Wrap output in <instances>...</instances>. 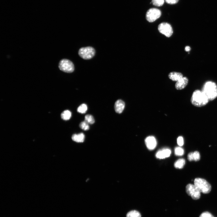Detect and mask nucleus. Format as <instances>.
<instances>
[{
  "mask_svg": "<svg viewBox=\"0 0 217 217\" xmlns=\"http://www.w3.org/2000/svg\"><path fill=\"white\" fill-rule=\"evenodd\" d=\"M209 101L206 96L202 91L196 90L193 93L191 98V102L193 105L197 107L205 106Z\"/></svg>",
  "mask_w": 217,
  "mask_h": 217,
  "instance_id": "1",
  "label": "nucleus"
},
{
  "mask_svg": "<svg viewBox=\"0 0 217 217\" xmlns=\"http://www.w3.org/2000/svg\"><path fill=\"white\" fill-rule=\"evenodd\" d=\"M202 91L209 101H213L217 97V86L214 82H207L204 85Z\"/></svg>",
  "mask_w": 217,
  "mask_h": 217,
  "instance_id": "2",
  "label": "nucleus"
},
{
  "mask_svg": "<svg viewBox=\"0 0 217 217\" xmlns=\"http://www.w3.org/2000/svg\"><path fill=\"white\" fill-rule=\"evenodd\" d=\"M194 185L201 192L206 194L209 193L211 189V184L205 180L197 178L194 180Z\"/></svg>",
  "mask_w": 217,
  "mask_h": 217,
  "instance_id": "3",
  "label": "nucleus"
},
{
  "mask_svg": "<svg viewBox=\"0 0 217 217\" xmlns=\"http://www.w3.org/2000/svg\"><path fill=\"white\" fill-rule=\"evenodd\" d=\"M95 51L94 48L90 46L83 47L79 49V55L84 60H89L95 55Z\"/></svg>",
  "mask_w": 217,
  "mask_h": 217,
  "instance_id": "4",
  "label": "nucleus"
},
{
  "mask_svg": "<svg viewBox=\"0 0 217 217\" xmlns=\"http://www.w3.org/2000/svg\"><path fill=\"white\" fill-rule=\"evenodd\" d=\"M59 67L61 71L68 73H71L75 69L73 63L70 60L65 59L60 61Z\"/></svg>",
  "mask_w": 217,
  "mask_h": 217,
  "instance_id": "5",
  "label": "nucleus"
},
{
  "mask_svg": "<svg viewBox=\"0 0 217 217\" xmlns=\"http://www.w3.org/2000/svg\"><path fill=\"white\" fill-rule=\"evenodd\" d=\"M186 191L193 199L197 200L200 198L201 192L194 184H188L186 187Z\"/></svg>",
  "mask_w": 217,
  "mask_h": 217,
  "instance_id": "6",
  "label": "nucleus"
},
{
  "mask_svg": "<svg viewBox=\"0 0 217 217\" xmlns=\"http://www.w3.org/2000/svg\"><path fill=\"white\" fill-rule=\"evenodd\" d=\"M159 33L167 37H171L173 34V31L171 26L167 23H162L158 26Z\"/></svg>",
  "mask_w": 217,
  "mask_h": 217,
  "instance_id": "7",
  "label": "nucleus"
},
{
  "mask_svg": "<svg viewBox=\"0 0 217 217\" xmlns=\"http://www.w3.org/2000/svg\"><path fill=\"white\" fill-rule=\"evenodd\" d=\"M161 15L162 12L156 8H151L147 12L146 19L149 22H153L159 19Z\"/></svg>",
  "mask_w": 217,
  "mask_h": 217,
  "instance_id": "8",
  "label": "nucleus"
},
{
  "mask_svg": "<svg viewBox=\"0 0 217 217\" xmlns=\"http://www.w3.org/2000/svg\"><path fill=\"white\" fill-rule=\"evenodd\" d=\"M171 153L170 149L164 148L159 150L156 154V157L158 159H162L170 157Z\"/></svg>",
  "mask_w": 217,
  "mask_h": 217,
  "instance_id": "9",
  "label": "nucleus"
},
{
  "mask_svg": "<svg viewBox=\"0 0 217 217\" xmlns=\"http://www.w3.org/2000/svg\"><path fill=\"white\" fill-rule=\"evenodd\" d=\"M145 143L147 148L150 150L154 149L157 145V141L154 137L149 136L146 139Z\"/></svg>",
  "mask_w": 217,
  "mask_h": 217,
  "instance_id": "10",
  "label": "nucleus"
},
{
  "mask_svg": "<svg viewBox=\"0 0 217 217\" xmlns=\"http://www.w3.org/2000/svg\"><path fill=\"white\" fill-rule=\"evenodd\" d=\"M188 82V79L186 77H183L177 82L175 85V88L178 90L183 89L187 86Z\"/></svg>",
  "mask_w": 217,
  "mask_h": 217,
  "instance_id": "11",
  "label": "nucleus"
},
{
  "mask_svg": "<svg viewBox=\"0 0 217 217\" xmlns=\"http://www.w3.org/2000/svg\"><path fill=\"white\" fill-rule=\"evenodd\" d=\"M125 103L122 100L117 101L114 105V109L116 113L121 114L123 111L125 107Z\"/></svg>",
  "mask_w": 217,
  "mask_h": 217,
  "instance_id": "12",
  "label": "nucleus"
},
{
  "mask_svg": "<svg viewBox=\"0 0 217 217\" xmlns=\"http://www.w3.org/2000/svg\"><path fill=\"white\" fill-rule=\"evenodd\" d=\"M168 77L173 81L177 82L183 77V75L180 72H172L169 74Z\"/></svg>",
  "mask_w": 217,
  "mask_h": 217,
  "instance_id": "13",
  "label": "nucleus"
},
{
  "mask_svg": "<svg viewBox=\"0 0 217 217\" xmlns=\"http://www.w3.org/2000/svg\"><path fill=\"white\" fill-rule=\"evenodd\" d=\"M72 139L77 142H83L85 139V135L83 133L78 134H75L72 135Z\"/></svg>",
  "mask_w": 217,
  "mask_h": 217,
  "instance_id": "14",
  "label": "nucleus"
},
{
  "mask_svg": "<svg viewBox=\"0 0 217 217\" xmlns=\"http://www.w3.org/2000/svg\"><path fill=\"white\" fill-rule=\"evenodd\" d=\"M185 160L184 159H180L177 160L174 164V167L177 168H182L185 164Z\"/></svg>",
  "mask_w": 217,
  "mask_h": 217,
  "instance_id": "15",
  "label": "nucleus"
},
{
  "mask_svg": "<svg viewBox=\"0 0 217 217\" xmlns=\"http://www.w3.org/2000/svg\"><path fill=\"white\" fill-rule=\"evenodd\" d=\"M71 116V112L69 110L64 111L61 114V117L64 120H68L70 119Z\"/></svg>",
  "mask_w": 217,
  "mask_h": 217,
  "instance_id": "16",
  "label": "nucleus"
},
{
  "mask_svg": "<svg viewBox=\"0 0 217 217\" xmlns=\"http://www.w3.org/2000/svg\"><path fill=\"white\" fill-rule=\"evenodd\" d=\"M87 110V107L86 104L83 103L80 105L77 109V111L80 113L84 114L86 113Z\"/></svg>",
  "mask_w": 217,
  "mask_h": 217,
  "instance_id": "17",
  "label": "nucleus"
},
{
  "mask_svg": "<svg viewBox=\"0 0 217 217\" xmlns=\"http://www.w3.org/2000/svg\"><path fill=\"white\" fill-rule=\"evenodd\" d=\"M126 217H141V215L139 211L133 210L128 212L126 215Z\"/></svg>",
  "mask_w": 217,
  "mask_h": 217,
  "instance_id": "18",
  "label": "nucleus"
},
{
  "mask_svg": "<svg viewBox=\"0 0 217 217\" xmlns=\"http://www.w3.org/2000/svg\"><path fill=\"white\" fill-rule=\"evenodd\" d=\"M85 121L88 124H92L95 123L94 117L91 115H87L85 116Z\"/></svg>",
  "mask_w": 217,
  "mask_h": 217,
  "instance_id": "19",
  "label": "nucleus"
},
{
  "mask_svg": "<svg viewBox=\"0 0 217 217\" xmlns=\"http://www.w3.org/2000/svg\"><path fill=\"white\" fill-rule=\"evenodd\" d=\"M184 149L181 147H177L175 149V154L177 156H182L184 155Z\"/></svg>",
  "mask_w": 217,
  "mask_h": 217,
  "instance_id": "20",
  "label": "nucleus"
},
{
  "mask_svg": "<svg viewBox=\"0 0 217 217\" xmlns=\"http://www.w3.org/2000/svg\"><path fill=\"white\" fill-rule=\"evenodd\" d=\"M79 127L85 131H87L89 129L90 127L89 124L85 121L80 123L79 124Z\"/></svg>",
  "mask_w": 217,
  "mask_h": 217,
  "instance_id": "21",
  "label": "nucleus"
},
{
  "mask_svg": "<svg viewBox=\"0 0 217 217\" xmlns=\"http://www.w3.org/2000/svg\"><path fill=\"white\" fill-rule=\"evenodd\" d=\"M164 0H152V3L157 6H162L164 4Z\"/></svg>",
  "mask_w": 217,
  "mask_h": 217,
  "instance_id": "22",
  "label": "nucleus"
},
{
  "mask_svg": "<svg viewBox=\"0 0 217 217\" xmlns=\"http://www.w3.org/2000/svg\"><path fill=\"white\" fill-rule=\"evenodd\" d=\"M193 156L194 160L195 161H198L200 159V154L198 151H196L193 152Z\"/></svg>",
  "mask_w": 217,
  "mask_h": 217,
  "instance_id": "23",
  "label": "nucleus"
},
{
  "mask_svg": "<svg viewBox=\"0 0 217 217\" xmlns=\"http://www.w3.org/2000/svg\"><path fill=\"white\" fill-rule=\"evenodd\" d=\"M199 217H215L211 213L205 212L201 214Z\"/></svg>",
  "mask_w": 217,
  "mask_h": 217,
  "instance_id": "24",
  "label": "nucleus"
},
{
  "mask_svg": "<svg viewBox=\"0 0 217 217\" xmlns=\"http://www.w3.org/2000/svg\"><path fill=\"white\" fill-rule=\"evenodd\" d=\"M177 143L179 146H182L183 145L184 141L183 138L182 136H180L177 139Z\"/></svg>",
  "mask_w": 217,
  "mask_h": 217,
  "instance_id": "25",
  "label": "nucleus"
},
{
  "mask_svg": "<svg viewBox=\"0 0 217 217\" xmlns=\"http://www.w3.org/2000/svg\"><path fill=\"white\" fill-rule=\"evenodd\" d=\"M166 2L170 4H175L177 3L179 0H165Z\"/></svg>",
  "mask_w": 217,
  "mask_h": 217,
  "instance_id": "26",
  "label": "nucleus"
},
{
  "mask_svg": "<svg viewBox=\"0 0 217 217\" xmlns=\"http://www.w3.org/2000/svg\"><path fill=\"white\" fill-rule=\"evenodd\" d=\"M193 152L190 153L188 155V159L190 162L194 160L193 156Z\"/></svg>",
  "mask_w": 217,
  "mask_h": 217,
  "instance_id": "27",
  "label": "nucleus"
},
{
  "mask_svg": "<svg viewBox=\"0 0 217 217\" xmlns=\"http://www.w3.org/2000/svg\"><path fill=\"white\" fill-rule=\"evenodd\" d=\"M185 50L186 51L189 52L190 51L191 48L189 46H186V47L185 48Z\"/></svg>",
  "mask_w": 217,
  "mask_h": 217,
  "instance_id": "28",
  "label": "nucleus"
}]
</instances>
